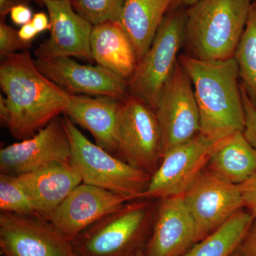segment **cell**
Wrapping results in <instances>:
<instances>
[{"instance_id":"4","label":"cell","mask_w":256,"mask_h":256,"mask_svg":"<svg viewBox=\"0 0 256 256\" xmlns=\"http://www.w3.org/2000/svg\"><path fill=\"white\" fill-rule=\"evenodd\" d=\"M70 140V163L82 183L98 186L134 200L146 191L151 175L90 142L67 116H64Z\"/></svg>"},{"instance_id":"9","label":"cell","mask_w":256,"mask_h":256,"mask_svg":"<svg viewBox=\"0 0 256 256\" xmlns=\"http://www.w3.org/2000/svg\"><path fill=\"white\" fill-rule=\"evenodd\" d=\"M218 143L198 133L165 153L140 198L162 200L183 195L208 164Z\"/></svg>"},{"instance_id":"40","label":"cell","mask_w":256,"mask_h":256,"mask_svg":"<svg viewBox=\"0 0 256 256\" xmlns=\"http://www.w3.org/2000/svg\"></svg>"},{"instance_id":"19","label":"cell","mask_w":256,"mask_h":256,"mask_svg":"<svg viewBox=\"0 0 256 256\" xmlns=\"http://www.w3.org/2000/svg\"><path fill=\"white\" fill-rule=\"evenodd\" d=\"M18 176L36 204L38 213L44 217L50 215L82 182L70 162L55 163Z\"/></svg>"},{"instance_id":"30","label":"cell","mask_w":256,"mask_h":256,"mask_svg":"<svg viewBox=\"0 0 256 256\" xmlns=\"http://www.w3.org/2000/svg\"><path fill=\"white\" fill-rule=\"evenodd\" d=\"M238 250L242 256H256V223L252 224Z\"/></svg>"},{"instance_id":"8","label":"cell","mask_w":256,"mask_h":256,"mask_svg":"<svg viewBox=\"0 0 256 256\" xmlns=\"http://www.w3.org/2000/svg\"><path fill=\"white\" fill-rule=\"evenodd\" d=\"M156 114L162 154L188 142L200 132V116L190 76L178 62L160 94Z\"/></svg>"},{"instance_id":"1","label":"cell","mask_w":256,"mask_h":256,"mask_svg":"<svg viewBox=\"0 0 256 256\" xmlns=\"http://www.w3.org/2000/svg\"><path fill=\"white\" fill-rule=\"evenodd\" d=\"M0 87L8 109L5 127L20 141L34 136L63 114L72 95L38 70L28 50L3 60Z\"/></svg>"},{"instance_id":"39","label":"cell","mask_w":256,"mask_h":256,"mask_svg":"<svg viewBox=\"0 0 256 256\" xmlns=\"http://www.w3.org/2000/svg\"><path fill=\"white\" fill-rule=\"evenodd\" d=\"M69 1H70V2H72V1H73V0H69Z\"/></svg>"},{"instance_id":"37","label":"cell","mask_w":256,"mask_h":256,"mask_svg":"<svg viewBox=\"0 0 256 256\" xmlns=\"http://www.w3.org/2000/svg\"><path fill=\"white\" fill-rule=\"evenodd\" d=\"M34 1L38 3V4L41 5V6H42V5L46 6L47 3L50 1V0H34Z\"/></svg>"},{"instance_id":"7","label":"cell","mask_w":256,"mask_h":256,"mask_svg":"<svg viewBox=\"0 0 256 256\" xmlns=\"http://www.w3.org/2000/svg\"><path fill=\"white\" fill-rule=\"evenodd\" d=\"M117 144L116 156L150 175L162 158L156 111L130 94L122 102Z\"/></svg>"},{"instance_id":"27","label":"cell","mask_w":256,"mask_h":256,"mask_svg":"<svg viewBox=\"0 0 256 256\" xmlns=\"http://www.w3.org/2000/svg\"><path fill=\"white\" fill-rule=\"evenodd\" d=\"M240 89L246 118L245 129L242 133L247 140L256 149V108L249 100L242 86Z\"/></svg>"},{"instance_id":"13","label":"cell","mask_w":256,"mask_h":256,"mask_svg":"<svg viewBox=\"0 0 256 256\" xmlns=\"http://www.w3.org/2000/svg\"><path fill=\"white\" fill-rule=\"evenodd\" d=\"M130 198L82 183L45 218L70 240L106 216L119 210Z\"/></svg>"},{"instance_id":"33","label":"cell","mask_w":256,"mask_h":256,"mask_svg":"<svg viewBox=\"0 0 256 256\" xmlns=\"http://www.w3.org/2000/svg\"><path fill=\"white\" fill-rule=\"evenodd\" d=\"M38 32L37 31L36 28L34 26L33 24L31 22L21 26L20 30H18V35L20 38L23 41L31 43L32 40L35 38V36L38 34Z\"/></svg>"},{"instance_id":"10","label":"cell","mask_w":256,"mask_h":256,"mask_svg":"<svg viewBox=\"0 0 256 256\" xmlns=\"http://www.w3.org/2000/svg\"><path fill=\"white\" fill-rule=\"evenodd\" d=\"M3 256H78L73 242L41 215L0 214Z\"/></svg>"},{"instance_id":"22","label":"cell","mask_w":256,"mask_h":256,"mask_svg":"<svg viewBox=\"0 0 256 256\" xmlns=\"http://www.w3.org/2000/svg\"><path fill=\"white\" fill-rule=\"evenodd\" d=\"M254 217L252 212L238 210L182 256H232L239 249Z\"/></svg>"},{"instance_id":"12","label":"cell","mask_w":256,"mask_h":256,"mask_svg":"<svg viewBox=\"0 0 256 256\" xmlns=\"http://www.w3.org/2000/svg\"><path fill=\"white\" fill-rule=\"evenodd\" d=\"M183 196L196 225V242L244 206L240 185L224 181L210 171L203 172Z\"/></svg>"},{"instance_id":"38","label":"cell","mask_w":256,"mask_h":256,"mask_svg":"<svg viewBox=\"0 0 256 256\" xmlns=\"http://www.w3.org/2000/svg\"><path fill=\"white\" fill-rule=\"evenodd\" d=\"M232 256H242V254H240V252H234V254H233V255H232Z\"/></svg>"},{"instance_id":"24","label":"cell","mask_w":256,"mask_h":256,"mask_svg":"<svg viewBox=\"0 0 256 256\" xmlns=\"http://www.w3.org/2000/svg\"><path fill=\"white\" fill-rule=\"evenodd\" d=\"M1 212L40 215L36 204L18 176L0 174Z\"/></svg>"},{"instance_id":"11","label":"cell","mask_w":256,"mask_h":256,"mask_svg":"<svg viewBox=\"0 0 256 256\" xmlns=\"http://www.w3.org/2000/svg\"><path fill=\"white\" fill-rule=\"evenodd\" d=\"M70 156L65 120L58 116L32 137L2 148L0 173L28 174L55 163L70 162Z\"/></svg>"},{"instance_id":"2","label":"cell","mask_w":256,"mask_h":256,"mask_svg":"<svg viewBox=\"0 0 256 256\" xmlns=\"http://www.w3.org/2000/svg\"><path fill=\"white\" fill-rule=\"evenodd\" d=\"M178 62L188 72L200 116V134L218 143L244 132L246 118L238 66L234 57L200 60L182 55Z\"/></svg>"},{"instance_id":"23","label":"cell","mask_w":256,"mask_h":256,"mask_svg":"<svg viewBox=\"0 0 256 256\" xmlns=\"http://www.w3.org/2000/svg\"><path fill=\"white\" fill-rule=\"evenodd\" d=\"M234 57L238 66L240 86L256 108V0L252 1Z\"/></svg>"},{"instance_id":"34","label":"cell","mask_w":256,"mask_h":256,"mask_svg":"<svg viewBox=\"0 0 256 256\" xmlns=\"http://www.w3.org/2000/svg\"><path fill=\"white\" fill-rule=\"evenodd\" d=\"M0 119L1 124L4 126H6L8 119V109L6 100L2 95H0Z\"/></svg>"},{"instance_id":"16","label":"cell","mask_w":256,"mask_h":256,"mask_svg":"<svg viewBox=\"0 0 256 256\" xmlns=\"http://www.w3.org/2000/svg\"><path fill=\"white\" fill-rule=\"evenodd\" d=\"M196 242V225L183 195L160 200L146 256H182Z\"/></svg>"},{"instance_id":"29","label":"cell","mask_w":256,"mask_h":256,"mask_svg":"<svg viewBox=\"0 0 256 256\" xmlns=\"http://www.w3.org/2000/svg\"><path fill=\"white\" fill-rule=\"evenodd\" d=\"M10 15L12 22L21 26L31 22L34 16L32 10L26 4L14 6L10 11Z\"/></svg>"},{"instance_id":"21","label":"cell","mask_w":256,"mask_h":256,"mask_svg":"<svg viewBox=\"0 0 256 256\" xmlns=\"http://www.w3.org/2000/svg\"><path fill=\"white\" fill-rule=\"evenodd\" d=\"M208 165L212 174L240 185L256 172V149L244 133L236 132L218 142Z\"/></svg>"},{"instance_id":"6","label":"cell","mask_w":256,"mask_h":256,"mask_svg":"<svg viewBox=\"0 0 256 256\" xmlns=\"http://www.w3.org/2000/svg\"><path fill=\"white\" fill-rule=\"evenodd\" d=\"M185 11L171 10L166 14L149 50L128 80L129 92L156 110L158 100L178 63L183 45Z\"/></svg>"},{"instance_id":"35","label":"cell","mask_w":256,"mask_h":256,"mask_svg":"<svg viewBox=\"0 0 256 256\" xmlns=\"http://www.w3.org/2000/svg\"><path fill=\"white\" fill-rule=\"evenodd\" d=\"M200 0H174L172 5L171 6V10L183 9L185 6H192V4L197 2Z\"/></svg>"},{"instance_id":"25","label":"cell","mask_w":256,"mask_h":256,"mask_svg":"<svg viewBox=\"0 0 256 256\" xmlns=\"http://www.w3.org/2000/svg\"><path fill=\"white\" fill-rule=\"evenodd\" d=\"M126 0H73L72 6L78 14L92 26L106 22L118 21Z\"/></svg>"},{"instance_id":"5","label":"cell","mask_w":256,"mask_h":256,"mask_svg":"<svg viewBox=\"0 0 256 256\" xmlns=\"http://www.w3.org/2000/svg\"><path fill=\"white\" fill-rule=\"evenodd\" d=\"M126 204L72 240L78 256H130L140 249L150 225V198Z\"/></svg>"},{"instance_id":"17","label":"cell","mask_w":256,"mask_h":256,"mask_svg":"<svg viewBox=\"0 0 256 256\" xmlns=\"http://www.w3.org/2000/svg\"><path fill=\"white\" fill-rule=\"evenodd\" d=\"M122 102L105 96L72 94L63 114L88 130L96 144L116 156Z\"/></svg>"},{"instance_id":"20","label":"cell","mask_w":256,"mask_h":256,"mask_svg":"<svg viewBox=\"0 0 256 256\" xmlns=\"http://www.w3.org/2000/svg\"><path fill=\"white\" fill-rule=\"evenodd\" d=\"M174 0H126L119 22L132 42L138 62L150 47Z\"/></svg>"},{"instance_id":"32","label":"cell","mask_w":256,"mask_h":256,"mask_svg":"<svg viewBox=\"0 0 256 256\" xmlns=\"http://www.w3.org/2000/svg\"><path fill=\"white\" fill-rule=\"evenodd\" d=\"M31 1L32 0H0V18L4 20L13 8L20 4L28 5Z\"/></svg>"},{"instance_id":"14","label":"cell","mask_w":256,"mask_h":256,"mask_svg":"<svg viewBox=\"0 0 256 256\" xmlns=\"http://www.w3.org/2000/svg\"><path fill=\"white\" fill-rule=\"evenodd\" d=\"M35 64L45 76L69 94L120 100L130 95L128 80L101 66L84 65L70 57L36 60Z\"/></svg>"},{"instance_id":"26","label":"cell","mask_w":256,"mask_h":256,"mask_svg":"<svg viewBox=\"0 0 256 256\" xmlns=\"http://www.w3.org/2000/svg\"><path fill=\"white\" fill-rule=\"evenodd\" d=\"M31 43L23 41L18 35V31L5 22H0V56L4 58L18 53V52L28 50Z\"/></svg>"},{"instance_id":"15","label":"cell","mask_w":256,"mask_h":256,"mask_svg":"<svg viewBox=\"0 0 256 256\" xmlns=\"http://www.w3.org/2000/svg\"><path fill=\"white\" fill-rule=\"evenodd\" d=\"M50 36L35 50L36 60L78 57L92 60V25L76 12L69 0H50L46 5Z\"/></svg>"},{"instance_id":"28","label":"cell","mask_w":256,"mask_h":256,"mask_svg":"<svg viewBox=\"0 0 256 256\" xmlns=\"http://www.w3.org/2000/svg\"><path fill=\"white\" fill-rule=\"evenodd\" d=\"M244 206H246L255 216L256 213V172L247 181L240 184Z\"/></svg>"},{"instance_id":"31","label":"cell","mask_w":256,"mask_h":256,"mask_svg":"<svg viewBox=\"0 0 256 256\" xmlns=\"http://www.w3.org/2000/svg\"><path fill=\"white\" fill-rule=\"evenodd\" d=\"M32 22L36 28L38 34L50 30V16L44 12H38L34 14Z\"/></svg>"},{"instance_id":"3","label":"cell","mask_w":256,"mask_h":256,"mask_svg":"<svg viewBox=\"0 0 256 256\" xmlns=\"http://www.w3.org/2000/svg\"><path fill=\"white\" fill-rule=\"evenodd\" d=\"M254 0H200L185 11L183 45L200 60L234 57Z\"/></svg>"},{"instance_id":"36","label":"cell","mask_w":256,"mask_h":256,"mask_svg":"<svg viewBox=\"0 0 256 256\" xmlns=\"http://www.w3.org/2000/svg\"><path fill=\"white\" fill-rule=\"evenodd\" d=\"M130 256H146V254H144V250H138L137 252H133L132 255Z\"/></svg>"},{"instance_id":"18","label":"cell","mask_w":256,"mask_h":256,"mask_svg":"<svg viewBox=\"0 0 256 256\" xmlns=\"http://www.w3.org/2000/svg\"><path fill=\"white\" fill-rule=\"evenodd\" d=\"M92 60L124 80H129L137 68V55L119 21L106 22L92 26L90 36Z\"/></svg>"}]
</instances>
